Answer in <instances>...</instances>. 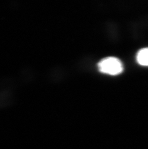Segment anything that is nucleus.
Returning <instances> with one entry per match:
<instances>
[{
	"mask_svg": "<svg viewBox=\"0 0 148 149\" xmlns=\"http://www.w3.org/2000/svg\"><path fill=\"white\" fill-rule=\"evenodd\" d=\"M98 70L101 73L110 75H118L123 72V64L118 58L110 56L104 58L98 63Z\"/></svg>",
	"mask_w": 148,
	"mask_h": 149,
	"instance_id": "nucleus-1",
	"label": "nucleus"
},
{
	"mask_svg": "<svg viewBox=\"0 0 148 149\" xmlns=\"http://www.w3.org/2000/svg\"><path fill=\"white\" fill-rule=\"evenodd\" d=\"M137 61L140 65L148 66V48H143L138 51Z\"/></svg>",
	"mask_w": 148,
	"mask_h": 149,
	"instance_id": "nucleus-2",
	"label": "nucleus"
}]
</instances>
